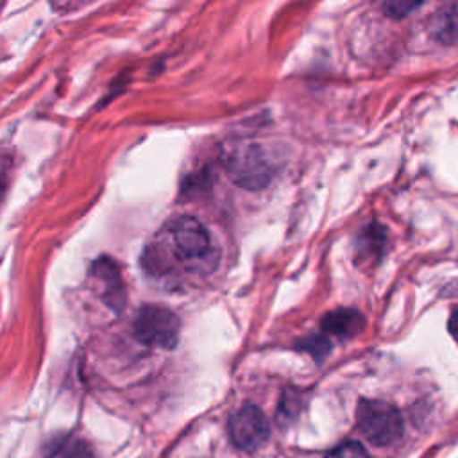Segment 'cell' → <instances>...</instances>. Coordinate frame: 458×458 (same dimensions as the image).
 Instances as JSON below:
<instances>
[{
  "label": "cell",
  "instance_id": "12",
  "mask_svg": "<svg viewBox=\"0 0 458 458\" xmlns=\"http://www.w3.org/2000/svg\"><path fill=\"white\" fill-rule=\"evenodd\" d=\"M326 458H369V453L360 442H344L336 447H333Z\"/></svg>",
  "mask_w": 458,
  "mask_h": 458
},
{
  "label": "cell",
  "instance_id": "2",
  "mask_svg": "<svg viewBox=\"0 0 458 458\" xmlns=\"http://www.w3.org/2000/svg\"><path fill=\"white\" fill-rule=\"evenodd\" d=\"M356 422L361 435L376 445H388L403 433V419L397 408L377 399L360 401L356 408Z\"/></svg>",
  "mask_w": 458,
  "mask_h": 458
},
{
  "label": "cell",
  "instance_id": "8",
  "mask_svg": "<svg viewBox=\"0 0 458 458\" xmlns=\"http://www.w3.org/2000/svg\"><path fill=\"white\" fill-rule=\"evenodd\" d=\"M429 34L444 45L458 39V4H445L431 16Z\"/></svg>",
  "mask_w": 458,
  "mask_h": 458
},
{
  "label": "cell",
  "instance_id": "6",
  "mask_svg": "<svg viewBox=\"0 0 458 458\" xmlns=\"http://www.w3.org/2000/svg\"><path fill=\"white\" fill-rule=\"evenodd\" d=\"M91 277L95 279V284L98 286V295L104 299V302L109 304L113 310H120L123 306L125 290L116 263L109 258L97 259L91 268Z\"/></svg>",
  "mask_w": 458,
  "mask_h": 458
},
{
  "label": "cell",
  "instance_id": "1",
  "mask_svg": "<svg viewBox=\"0 0 458 458\" xmlns=\"http://www.w3.org/2000/svg\"><path fill=\"white\" fill-rule=\"evenodd\" d=\"M168 231L172 250L188 270L211 272L216 268L218 250L213 247L209 231L195 216L174 218Z\"/></svg>",
  "mask_w": 458,
  "mask_h": 458
},
{
  "label": "cell",
  "instance_id": "9",
  "mask_svg": "<svg viewBox=\"0 0 458 458\" xmlns=\"http://www.w3.org/2000/svg\"><path fill=\"white\" fill-rule=\"evenodd\" d=\"M45 458H95L88 442L77 437H57L47 449Z\"/></svg>",
  "mask_w": 458,
  "mask_h": 458
},
{
  "label": "cell",
  "instance_id": "14",
  "mask_svg": "<svg viewBox=\"0 0 458 458\" xmlns=\"http://www.w3.org/2000/svg\"><path fill=\"white\" fill-rule=\"evenodd\" d=\"M447 331L454 338V342L458 344V306L451 310V315H449V320H447Z\"/></svg>",
  "mask_w": 458,
  "mask_h": 458
},
{
  "label": "cell",
  "instance_id": "11",
  "mask_svg": "<svg viewBox=\"0 0 458 458\" xmlns=\"http://www.w3.org/2000/svg\"><path fill=\"white\" fill-rule=\"evenodd\" d=\"M301 349L302 351H308L311 356L315 358H324L329 351H331V342L326 338V335H311L304 340L299 342Z\"/></svg>",
  "mask_w": 458,
  "mask_h": 458
},
{
  "label": "cell",
  "instance_id": "4",
  "mask_svg": "<svg viewBox=\"0 0 458 458\" xmlns=\"http://www.w3.org/2000/svg\"><path fill=\"white\" fill-rule=\"evenodd\" d=\"M227 175L240 186L258 190L270 181V166L256 145H242L224 157Z\"/></svg>",
  "mask_w": 458,
  "mask_h": 458
},
{
  "label": "cell",
  "instance_id": "3",
  "mask_svg": "<svg viewBox=\"0 0 458 458\" xmlns=\"http://www.w3.org/2000/svg\"><path fill=\"white\" fill-rule=\"evenodd\" d=\"M132 331L134 336L147 345L172 349L179 342L181 320L172 310L165 306L145 304L134 317Z\"/></svg>",
  "mask_w": 458,
  "mask_h": 458
},
{
  "label": "cell",
  "instance_id": "10",
  "mask_svg": "<svg viewBox=\"0 0 458 458\" xmlns=\"http://www.w3.org/2000/svg\"><path fill=\"white\" fill-rule=\"evenodd\" d=\"M385 245V231L381 225H369L363 231V238L360 240V256H365L367 259L379 258Z\"/></svg>",
  "mask_w": 458,
  "mask_h": 458
},
{
  "label": "cell",
  "instance_id": "7",
  "mask_svg": "<svg viewBox=\"0 0 458 458\" xmlns=\"http://www.w3.org/2000/svg\"><path fill=\"white\" fill-rule=\"evenodd\" d=\"M365 326V318L358 310L352 308H340L335 311H329L322 318V329L324 333L336 335L340 338H351L358 335Z\"/></svg>",
  "mask_w": 458,
  "mask_h": 458
},
{
  "label": "cell",
  "instance_id": "5",
  "mask_svg": "<svg viewBox=\"0 0 458 458\" xmlns=\"http://www.w3.org/2000/svg\"><path fill=\"white\" fill-rule=\"evenodd\" d=\"M233 444L243 451L259 449L270 435V424L267 415L254 404L238 408L227 424Z\"/></svg>",
  "mask_w": 458,
  "mask_h": 458
},
{
  "label": "cell",
  "instance_id": "13",
  "mask_svg": "<svg viewBox=\"0 0 458 458\" xmlns=\"http://www.w3.org/2000/svg\"><path fill=\"white\" fill-rule=\"evenodd\" d=\"M417 7H420V2H386V4H383V11L386 13V16L395 18V20L408 16Z\"/></svg>",
  "mask_w": 458,
  "mask_h": 458
}]
</instances>
